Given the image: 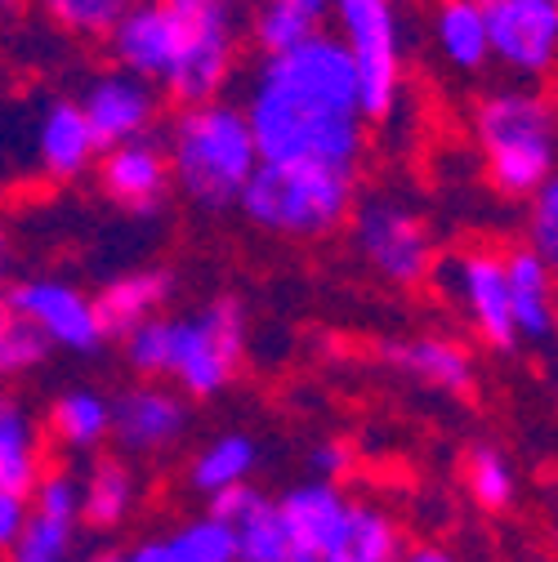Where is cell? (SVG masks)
I'll list each match as a JSON object with an SVG mask.
<instances>
[{
    "mask_svg": "<svg viewBox=\"0 0 558 562\" xmlns=\"http://www.w3.org/2000/svg\"><path fill=\"white\" fill-rule=\"evenodd\" d=\"M465 491H469V501L482 514L514 509V501H518V473L501 456V447H492V442L469 447V456H465Z\"/></svg>",
    "mask_w": 558,
    "mask_h": 562,
    "instance_id": "cell-26",
    "label": "cell"
},
{
    "mask_svg": "<svg viewBox=\"0 0 558 562\" xmlns=\"http://www.w3.org/2000/svg\"><path fill=\"white\" fill-rule=\"evenodd\" d=\"M103 41L116 72L157 86L179 108L224 99L237 72V23L228 0L211 10L134 0Z\"/></svg>",
    "mask_w": 558,
    "mask_h": 562,
    "instance_id": "cell-2",
    "label": "cell"
},
{
    "mask_svg": "<svg viewBox=\"0 0 558 562\" xmlns=\"http://www.w3.org/2000/svg\"><path fill=\"white\" fill-rule=\"evenodd\" d=\"M335 0H259L250 19V41L259 54H282L326 32Z\"/></svg>",
    "mask_w": 558,
    "mask_h": 562,
    "instance_id": "cell-20",
    "label": "cell"
},
{
    "mask_svg": "<svg viewBox=\"0 0 558 562\" xmlns=\"http://www.w3.org/2000/svg\"><path fill=\"white\" fill-rule=\"evenodd\" d=\"M77 103L86 112V125L94 134L99 153H108L116 144H130V138H148V130L161 116L157 86L138 81L130 72H103V77H94Z\"/></svg>",
    "mask_w": 558,
    "mask_h": 562,
    "instance_id": "cell-14",
    "label": "cell"
},
{
    "mask_svg": "<svg viewBox=\"0 0 558 562\" xmlns=\"http://www.w3.org/2000/svg\"><path fill=\"white\" fill-rule=\"evenodd\" d=\"M473 5H478V10H492V5H496V0H473Z\"/></svg>",
    "mask_w": 558,
    "mask_h": 562,
    "instance_id": "cell-42",
    "label": "cell"
},
{
    "mask_svg": "<svg viewBox=\"0 0 558 562\" xmlns=\"http://www.w3.org/2000/svg\"><path fill=\"white\" fill-rule=\"evenodd\" d=\"M121 562H179V553H175V544L166 536V540H138L134 549L121 553Z\"/></svg>",
    "mask_w": 558,
    "mask_h": 562,
    "instance_id": "cell-36",
    "label": "cell"
},
{
    "mask_svg": "<svg viewBox=\"0 0 558 562\" xmlns=\"http://www.w3.org/2000/svg\"><path fill=\"white\" fill-rule=\"evenodd\" d=\"M429 36L443 63L460 77H478L492 67V41H487V14L473 0H438L429 14Z\"/></svg>",
    "mask_w": 558,
    "mask_h": 562,
    "instance_id": "cell-19",
    "label": "cell"
},
{
    "mask_svg": "<svg viewBox=\"0 0 558 562\" xmlns=\"http://www.w3.org/2000/svg\"><path fill=\"white\" fill-rule=\"evenodd\" d=\"M473 138L482 170L501 196L532 201L558 170V103L536 86H496L473 103Z\"/></svg>",
    "mask_w": 558,
    "mask_h": 562,
    "instance_id": "cell-3",
    "label": "cell"
},
{
    "mask_svg": "<svg viewBox=\"0 0 558 562\" xmlns=\"http://www.w3.org/2000/svg\"><path fill=\"white\" fill-rule=\"evenodd\" d=\"M10 317V304H5V286H0V322Z\"/></svg>",
    "mask_w": 558,
    "mask_h": 562,
    "instance_id": "cell-41",
    "label": "cell"
},
{
    "mask_svg": "<svg viewBox=\"0 0 558 562\" xmlns=\"http://www.w3.org/2000/svg\"><path fill=\"white\" fill-rule=\"evenodd\" d=\"M380 358L398 371L411 375L415 384L438 389L447 397H469L478 384V367L473 353L451 339V335H406V339H384L380 344Z\"/></svg>",
    "mask_w": 558,
    "mask_h": 562,
    "instance_id": "cell-15",
    "label": "cell"
},
{
    "mask_svg": "<svg viewBox=\"0 0 558 562\" xmlns=\"http://www.w3.org/2000/svg\"><path fill=\"white\" fill-rule=\"evenodd\" d=\"M487 14L492 63L518 86L549 81L558 72V5L554 0H496Z\"/></svg>",
    "mask_w": 558,
    "mask_h": 562,
    "instance_id": "cell-10",
    "label": "cell"
},
{
    "mask_svg": "<svg viewBox=\"0 0 558 562\" xmlns=\"http://www.w3.org/2000/svg\"><path fill=\"white\" fill-rule=\"evenodd\" d=\"M5 304L27 317L54 348H67L77 358H94L108 344L99 313H94V295L67 286V281L54 277H23L5 286Z\"/></svg>",
    "mask_w": 558,
    "mask_h": 562,
    "instance_id": "cell-11",
    "label": "cell"
},
{
    "mask_svg": "<svg viewBox=\"0 0 558 562\" xmlns=\"http://www.w3.org/2000/svg\"><path fill=\"white\" fill-rule=\"evenodd\" d=\"M138 501V477L121 456H99L81 482V522L94 531H116Z\"/></svg>",
    "mask_w": 558,
    "mask_h": 562,
    "instance_id": "cell-22",
    "label": "cell"
},
{
    "mask_svg": "<svg viewBox=\"0 0 558 562\" xmlns=\"http://www.w3.org/2000/svg\"><path fill=\"white\" fill-rule=\"evenodd\" d=\"M527 246L558 272V170L532 196V210H527Z\"/></svg>",
    "mask_w": 558,
    "mask_h": 562,
    "instance_id": "cell-33",
    "label": "cell"
},
{
    "mask_svg": "<svg viewBox=\"0 0 558 562\" xmlns=\"http://www.w3.org/2000/svg\"><path fill=\"white\" fill-rule=\"evenodd\" d=\"M554 5H558V0H554Z\"/></svg>",
    "mask_w": 558,
    "mask_h": 562,
    "instance_id": "cell-43",
    "label": "cell"
},
{
    "mask_svg": "<svg viewBox=\"0 0 558 562\" xmlns=\"http://www.w3.org/2000/svg\"><path fill=\"white\" fill-rule=\"evenodd\" d=\"M179 562H237V531L228 522H220L215 514L188 518L175 536H170Z\"/></svg>",
    "mask_w": 558,
    "mask_h": 562,
    "instance_id": "cell-28",
    "label": "cell"
},
{
    "mask_svg": "<svg viewBox=\"0 0 558 562\" xmlns=\"http://www.w3.org/2000/svg\"><path fill=\"white\" fill-rule=\"evenodd\" d=\"M170 348H175V317H148L121 339L125 367L138 380H166L170 371Z\"/></svg>",
    "mask_w": 558,
    "mask_h": 562,
    "instance_id": "cell-27",
    "label": "cell"
},
{
    "mask_svg": "<svg viewBox=\"0 0 558 562\" xmlns=\"http://www.w3.org/2000/svg\"><path fill=\"white\" fill-rule=\"evenodd\" d=\"M505 281L518 344H549L558 335V272L532 246H510Z\"/></svg>",
    "mask_w": 558,
    "mask_h": 562,
    "instance_id": "cell-16",
    "label": "cell"
},
{
    "mask_svg": "<svg viewBox=\"0 0 558 562\" xmlns=\"http://www.w3.org/2000/svg\"><path fill=\"white\" fill-rule=\"evenodd\" d=\"M335 41L358 77L362 116L389 121L402 103V10L398 0H335Z\"/></svg>",
    "mask_w": 558,
    "mask_h": 562,
    "instance_id": "cell-7",
    "label": "cell"
},
{
    "mask_svg": "<svg viewBox=\"0 0 558 562\" xmlns=\"http://www.w3.org/2000/svg\"><path fill=\"white\" fill-rule=\"evenodd\" d=\"M246 304L237 295H215L201 304L192 317H175V348H170V371L175 389L192 402L220 397L246 362Z\"/></svg>",
    "mask_w": 558,
    "mask_h": 562,
    "instance_id": "cell-6",
    "label": "cell"
},
{
    "mask_svg": "<svg viewBox=\"0 0 558 562\" xmlns=\"http://www.w3.org/2000/svg\"><path fill=\"white\" fill-rule=\"evenodd\" d=\"M41 438L32 411L0 389V491H19L32 496V486L41 477Z\"/></svg>",
    "mask_w": 558,
    "mask_h": 562,
    "instance_id": "cell-21",
    "label": "cell"
},
{
    "mask_svg": "<svg viewBox=\"0 0 558 562\" xmlns=\"http://www.w3.org/2000/svg\"><path fill=\"white\" fill-rule=\"evenodd\" d=\"M94 175L103 196L121 205L125 215H157L175 188L166 144H157V138H130V144L99 153Z\"/></svg>",
    "mask_w": 558,
    "mask_h": 562,
    "instance_id": "cell-13",
    "label": "cell"
},
{
    "mask_svg": "<svg viewBox=\"0 0 558 562\" xmlns=\"http://www.w3.org/2000/svg\"><path fill=\"white\" fill-rule=\"evenodd\" d=\"M255 464H259V447H255L250 434H220L192 456L188 486L197 491V496L211 501V496H220V491H228L237 482H250Z\"/></svg>",
    "mask_w": 558,
    "mask_h": 562,
    "instance_id": "cell-24",
    "label": "cell"
},
{
    "mask_svg": "<svg viewBox=\"0 0 558 562\" xmlns=\"http://www.w3.org/2000/svg\"><path fill=\"white\" fill-rule=\"evenodd\" d=\"M259 161H313L358 170L367 116L344 45L322 32L295 49L264 54L242 103Z\"/></svg>",
    "mask_w": 558,
    "mask_h": 562,
    "instance_id": "cell-1",
    "label": "cell"
},
{
    "mask_svg": "<svg viewBox=\"0 0 558 562\" xmlns=\"http://www.w3.org/2000/svg\"><path fill=\"white\" fill-rule=\"evenodd\" d=\"M398 562H460V558L451 549H443V544H411V549H402Z\"/></svg>",
    "mask_w": 558,
    "mask_h": 562,
    "instance_id": "cell-37",
    "label": "cell"
},
{
    "mask_svg": "<svg viewBox=\"0 0 558 562\" xmlns=\"http://www.w3.org/2000/svg\"><path fill=\"white\" fill-rule=\"evenodd\" d=\"M309 464H313V477H322V482H339V477L354 473L358 456H354V447H348V442L326 438V442H317V447H313Z\"/></svg>",
    "mask_w": 558,
    "mask_h": 562,
    "instance_id": "cell-34",
    "label": "cell"
},
{
    "mask_svg": "<svg viewBox=\"0 0 558 562\" xmlns=\"http://www.w3.org/2000/svg\"><path fill=\"white\" fill-rule=\"evenodd\" d=\"M81 562H121V549H94V553H86Z\"/></svg>",
    "mask_w": 558,
    "mask_h": 562,
    "instance_id": "cell-40",
    "label": "cell"
},
{
    "mask_svg": "<svg viewBox=\"0 0 558 562\" xmlns=\"http://www.w3.org/2000/svg\"><path fill=\"white\" fill-rule=\"evenodd\" d=\"M358 205V170H335L313 161H259L250 183L237 196L246 224L272 233L317 241L348 224Z\"/></svg>",
    "mask_w": 558,
    "mask_h": 562,
    "instance_id": "cell-5",
    "label": "cell"
},
{
    "mask_svg": "<svg viewBox=\"0 0 558 562\" xmlns=\"http://www.w3.org/2000/svg\"><path fill=\"white\" fill-rule=\"evenodd\" d=\"M49 438L63 451H99L103 442H112V397L94 393V389H72L58 393L49 406Z\"/></svg>",
    "mask_w": 558,
    "mask_h": 562,
    "instance_id": "cell-23",
    "label": "cell"
},
{
    "mask_svg": "<svg viewBox=\"0 0 558 562\" xmlns=\"http://www.w3.org/2000/svg\"><path fill=\"white\" fill-rule=\"evenodd\" d=\"M157 5H175V10H211V5H224V0H157Z\"/></svg>",
    "mask_w": 558,
    "mask_h": 562,
    "instance_id": "cell-39",
    "label": "cell"
},
{
    "mask_svg": "<svg viewBox=\"0 0 558 562\" xmlns=\"http://www.w3.org/2000/svg\"><path fill=\"white\" fill-rule=\"evenodd\" d=\"M32 514L54 522H81V477L67 469H45L32 486Z\"/></svg>",
    "mask_w": 558,
    "mask_h": 562,
    "instance_id": "cell-32",
    "label": "cell"
},
{
    "mask_svg": "<svg viewBox=\"0 0 558 562\" xmlns=\"http://www.w3.org/2000/svg\"><path fill=\"white\" fill-rule=\"evenodd\" d=\"M188 419V397L161 380H148L112 402V442L125 456H161L183 442Z\"/></svg>",
    "mask_w": 558,
    "mask_h": 562,
    "instance_id": "cell-12",
    "label": "cell"
},
{
    "mask_svg": "<svg viewBox=\"0 0 558 562\" xmlns=\"http://www.w3.org/2000/svg\"><path fill=\"white\" fill-rule=\"evenodd\" d=\"M10 268H14V233L0 220V286H10Z\"/></svg>",
    "mask_w": 558,
    "mask_h": 562,
    "instance_id": "cell-38",
    "label": "cell"
},
{
    "mask_svg": "<svg viewBox=\"0 0 558 562\" xmlns=\"http://www.w3.org/2000/svg\"><path fill=\"white\" fill-rule=\"evenodd\" d=\"M354 250L362 255V263L389 281V286H425L438 263V246L429 224L415 215L411 205L393 201V196H371L362 205H354Z\"/></svg>",
    "mask_w": 558,
    "mask_h": 562,
    "instance_id": "cell-8",
    "label": "cell"
},
{
    "mask_svg": "<svg viewBox=\"0 0 558 562\" xmlns=\"http://www.w3.org/2000/svg\"><path fill=\"white\" fill-rule=\"evenodd\" d=\"M27 518H32V501L19 496V491H0V553L14 549V540L27 527Z\"/></svg>",
    "mask_w": 558,
    "mask_h": 562,
    "instance_id": "cell-35",
    "label": "cell"
},
{
    "mask_svg": "<svg viewBox=\"0 0 558 562\" xmlns=\"http://www.w3.org/2000/svg\"><path fill=\"white\" fill-rule=\"evenodd\" d=\"M438 295L456 304L465 326L492 348V353H514L518 330L510 313V281H505V250L492 246H465L456 255H438L434 263Z\"/></svg>",
    "mask_w": 558,
    "mask_h": 562,
    "instance_id": "cell-9",
    "label": "cell"
},
{
    "mask_svg": "<svg viewBox=\"0 0 558 562\" xmlns=\"http://www.w3.org/2000/svg\"><path fill=\"white\" fill-rule=\"evenodd\" d=\"M36 161H41V175L54 179V183H72L86 170H94L99 144H94V134H90L86 112H81L77 99H54L41 112V125H36Z\"/></svg>",
    "mask_w": 558,
    "mask_h": 562,
    "instance_id": "cell-18",
    "label": "cell"
},
{
    "mask_svg": "<svg viewBox=\"0 0 558 562\" xmlns=\"http://www.w3.org/2000/svg\"><path fill=\"white\" fill-rule=\"evenodd\" d=\"M233 531H237V562H291V527L277 501H268L264 491H255V501L233 522Z\"/></svg>",
    "mask_w": 558,
    "mask_h": 562,
    "instance_id": "cell-25",
    "label": "cell"
},
{
    "mask_svg": "<svg viewBox=\"0 0 558 562\" xmlns=\"http://www.w3.org/2000/svg\"><path fill=\"white\" fill-rule=\"evenodd\" d=\"M179 291V277L170 268H130L112 277L108 286L94 295V313L108 339H125L134 326L148 317H161Z\"/></svg>",
    "mask_w": 558,
    "mask_h": 562,
    "instance_id": "cell-17",
    "label": "cell"
},
{
    "mask_svg": "<svg viewBox=\"0 0 558 562\" xmlns=\"http://www.w3.org/2000/svg\"><path fill=\"white\" fill-rule=\"evenodd\" d=\"M72 553H77V522H54L32 514L10 549V562H72Z\"/></svg>",
    "mask_w": 558,
    "mask_h": 562,
    "instance_id": "cell-30",
    "label": "cell"
},
{
    "mask_svg": "<svg viewBox=\"0 0 558 562\" xmlns=\"http://www.w3.org/2000/svg\"><path fill=\"white\" fill-rule=\"evenodd\" d=\"M166 157H170L175 188L205 215H220V210L237 205L242 188L259 170L250 121L228 99L179 108L166 134Z\"/></svg>",
    "mask_w": 558,
    "mask_h": 562,
    "instance_id": "cell-4",
    "label": "cell"
},
{
    "mask_svg": "<svg viewBox=\"0 0 558 562\" xmlns=\"http://www.w3.org/2000/svg\"><path fill=\"white\" fill-rule=\"evenodd\" d=\"M45 14L72 36H108L134 0H41Z\"/></svg>",
    "mask_w": 558,
    "mask_h": 562,
    "instance_id": "cell-31",
    "label": "cell"
},
{
    "mask_svg": "<svg viewBox=\"0 0 558 562\" xmlns=\"http://www.w3.org/2000/svg\"><path fill=\"white\" fill-rule=\"evenodd\" d=\"M49 339L10 308V317L0 322V380H19V375H32L36 367H45L49 358Z\"/></svg>",
    "mask_w": 558,
    "mask_h": 562,
    "instance_id": "cell-29",
    "label": "cell"
}]
</instances>
